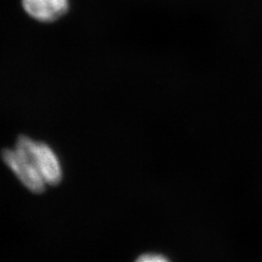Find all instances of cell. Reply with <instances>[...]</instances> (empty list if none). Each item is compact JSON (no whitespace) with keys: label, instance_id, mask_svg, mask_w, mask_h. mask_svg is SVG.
<instances>
[{"label":"cell","instance_id":"1","mask_svg":"<svg viewBox=\"0 0 262 262\" xmlns=\"http://www.w3.org/2000/svg\"><path fill=\"white\" fill-rule=\"evenodd\" d=\"M17 144L27 150L47 186H56L62 181L63 168L61 161L48 144L33 140L28 136L19 137Z\"/></svg>","mask_w":262,"mask_h":262},{"label":"cell","instance_id":"2","mask_svg":"<svg viewBox=\"0 0 262 262\" xmlns=\"http://www.w3.org/2000/svg\"><path fill=\"white\" fill-rule=\"evenodd\" d=\"M2 158L19 182L34 193L43 192L47 185L39 174L37 168L27 150L16 143L14 149L3 150Z\"/></svg>","mask_w":262,"mask_h":262},{"label":"cell","instance_id":"3","mask_svg":"<svg viewBox=\"0 0 262 262\" xmlns=\"http://www.w3.org/2000/svg\"><path fill=\"white\" fill-rule=\"evenodd\" d=\"M25 12L40 23H53L69 10V0H20Z\"/></svg>","mask_w":262,"mask_h":262},{"label":"cell","instance_id":"4","mask_svg":"<svg viewBox=\"0 0 262 262\" xmlns=\"http://www.w3.org/2000/svg\"><path fill=\"white\" fill-rule=\"evenodd\" d=\"M135 262H170L168 259L160 254L157 253H146L138 257Z\"/></svg>","mask_w":262,"mask_h":262}]
</instances>
